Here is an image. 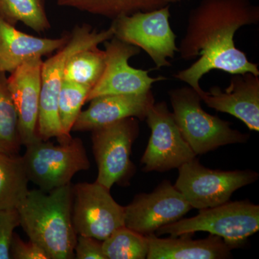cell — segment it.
<instances>
[{
	"label": "cell",
	"instance_id": "1",
	"mask_svg": "<svg viewBox=\"0 0 259 259\" xmlns=\"http://www.w3.org/2000/svg\"><path fill=\"white\" fill-rule=\"evenodd\" d=\"M259 21V8L250 0H202L190 12L178 53L185 61H194L175 75L197 93L199 81L212 70L231 74L250 72L259 76L258 64L250 62L235 45L240 28Z\"/></svg>",
	"mask_w": 259,
	"mask_h": 259
},
{
	"label": "cell",
	"instance_id": "2",
	"mask_svg": "<svg viewBox=\"0 0 259 259\" xmlns=\"http://www.w3.org/2000/svg\"><path fill=\"white\" fill-rule=\"evenodd\" d=\"M73 185L29 190L18 206L20 226L50 259H72L78 235L72 222Z\"/></svg>",
	"mask_w": 259,
	"mask_h": 259
},
{
	"label": "cell",
	"instance_id": "3",
	"mask_svg": "<svg viewBox=\"0 0 259 259\" xmlns=\"http://www.w3.org/2000/svg\"><path fill=\"white\" fill-rule=\"evenodd\" d=\"M114 37L111 25L98 32L90 25H76L69 33L67 42L47 61H42L41 88L37 120V136L42 141L56 138L59 144L72 139L63 132L59 117V93L64 81L66 63L70 58L83 49L98 47Z\"/></svg>",
	"mask_w": 259,
	"mask_h": 259
},
{
	"label": "cell",
	"instance_id": "4",
	"mask_svg": "<svg viewBox=\"0 0 259 259\" xmlns=\"http://www.w3.org/2000/svg\"><path fill=\"white\" fill-rule=\"evenodd\" d=\"M168 95L177 125L196 155L227 145L245 144L249 139V134L232 128L231 122L204 111L202 99L190 86L174 89Z\"/></svg>",
	"mask_w": 259,
	"mask_h": 259
},
{
	"label": "cell",
	"instance_id": "5",
	"mask_svg": "<svg viewBox=\"0 0 259 259\" xmlns=\"http://www.w3.org/2000/svg\"><path fill=\"white\" fill-rule=\"evenodd\" d=\"M259 229V206L248 200L228 202L199 209L193 218L180 219L157 230L155 234L179 236L207 232L221 237L233 249L244 245Z\"/></svg>",
	"mask_w": 259,
	"mask_h": 259
},
{
	"label": "cell",
	"instance_id": "6",
	"mask_svg": "<svg viewBox=\"0 0 259 259\" xmlns=\"http://www.w3.org/2000/svg\"><path fill=\"white\" fill-rule=\"evenodd\" d=\"M25 147L23 158L29 182L44 192L69 185L76 173L88 171L91 165L79 138L59 145L40 140Z\"/></svg>",
	"mask_w": 259,
	"mask_h": 259
},
{
	"label": "cell",
	"instance_id": "7",
	"mask_svg": "<svg viewBox=\"0 0 259 259\" xmlns=\"http://www.w3.org/2000/svg\"><path fill=\"white\" fill-rule=\"evenodd\" d=\"M139 131V120L133 117L91 131L93 155L98 168L97 183L109 190L114 185H130L136 171L131 161L132 146Z\"/></svg>",
	"mask_w": 259,
	"mask_h": 259
},
{
	"label": "cell",
	"instance_id": "8",
	"mask_svg": "<svg viewBox=\"0 0 259 259\" xmlns=\"http://www.w3.org/2000/svg\"><path fill=\"white\" fill-rule=\"evenodd\" d=\"M178 169L175 188L192 208L199 210L226 203L236 190L254 183L259 177L258 173L253 170L223 171L208 168L196 158Z\"/></svg>",
	"mask_w": 259,
	"mask_h": 259
},
{
	"label": "cell",
	"instance_id": "9",
	"mask_svg": "<svg viewBox=\"0 0 259 259\" xmlns=\"http://www.w3.org/2000/svg\"><path fill=\"white\" fill-rule=\"evenodd\" d=\"M169 5L151 11L137 12L114 19V37L143 49L157 69L171 66L168 59L178 52L176 34L169 23Z\"/></svg>",
	"mask_w": 259,
	"mask_h": 259
},
{
	"label": "cell",
	"instance_id": "10",
	"mask_svg": "<svg viewBox=\"0 0 259 259\" xmlns=\"http://www.w3.org/2000/svg\"><path fill=\"white\" fill-rule=\"evenodd\" d=\"M72 222L78 236L103 241L125 226V207L97 182L76 184L73 185Z\"/></svg>",
	"mask_w": 259,
	"mask_h": 259
},
{
	"label": "cell",
	"instance_id": "11",
	"mask_svg": "<svg viewBox=\"0 0 259 259\" xmlns=\"http://www.w3.org/2000/svg\"><path fill=\"white\" fill-rule=\"evenodd\" d=\"M145 120L151 130V136L141 159L143 171H168L196 158L197 155L181 134L166 102L153 104Z\"/></svg>",
	"mask_w": 259,
	"mask_h": 259
},
{
	"label": "cell",
	"instance_id": "12",
	"mask_svg": "<svg viewBox=\"0 0 259 259\" xmlns=\"http://www.w3.org/2000/svg\"><path fill=\"white\" fill-rule=\"evenodd\" d=\"M105 68L101 78L92 89L86 102L96 97L110 95L143 94L151 90L153 83L166 80L164 76L153 78L149 71L130 66V59L139 55L141 49L113 37L104 42Z\"/></svg>",
	"mask_w": 259,
	"mask_h": 259
},
{
	"label": "cell",
	"instance_id": "13",
	"mask_svg": "<svg viewBox=\"0 0 259 259\" xmlns=\"http://www.w3.org/2000/svg\"><path fill=\"white\" fill-rule=\"evenodd\" d=\"M192 206L168 180L150 193L137 194L125 207V226L144 235L156 233L161 227L182 219Z\"/></svg>",
	"mask_w": 259,
	"mask_h": 259
},
{
	"label": "cell",
	"instance_id": "14",
	"mask_svg": "<svg viewBox=\"0 0 259 259\" xmlns=\"http://www.w3.org/2000/svg\"><path fill=\"white\" fill-rule=\"evenodd\" d=\"M42 58L24 62L10 73L7 83L16 110L23 146L40 141L37 136L41 88Z\"/></svg>",
	"mask_w": 259,
	"mask_h": 259
},
{
	"label": "cell",
	"instance_id": "15",
	"mask_svg": "<svg viewBox=\"0 0 259 259\" xmlns=\"http://www.w3.org/2000/svg\"><path fill=\"white\" fill-rule=\"evenodd\" d=\"M232 75L224 90L212 87L199 95L210 108L234 116L250 131H258L259 76L250 72Z\"/></svg>",
	"mask_w": 259,
	"mask_h": 259
},
{
	"label": "cell",
	"instance_id": "16",
	"mask_svg": "<svg viewBox=\"0 0 259 259\" xmlns=\"http://www.w3.org/2000/svg\"><path fill=\"white\" fill-rule=\"evenodd\" d=\"M90 102V107L81 110L72 131H92L131 117L144 120L155 100L150 90L143 94L105 95L96 97Z\"/></svg>",
	"mask_w": 259,
	"mask_h": 259
},
{
	"label": "cell",
	"instance_id": "17",
	"mask_svg": "<svg viewBox=\"0 0 259 259\" xmlns=\"http://www.w3.org/2000/svg\"><path fill=\"white\" fill-rule=\"evenodd\" d=\"M69 39V34L59 38L33 36L0 19V71L13 72L25 61L59 50Z\"/></svg>",
	"mask_w": 259,
	"mask_h": 259
},
{
	"label": "cell",
	"instance_id": "18",
	"mask_svg": "<svg viewBox=\"0 0 259 259\" xmlns=\"http://www.w3.org/2000/svg\"><path fill=\"white\" fill-rule=\"evenodd\" d=\"M193 234L160 238L156 234L148 238V259H227L233 258V248L221 237L210 234L203 239H193Z\"/></svg>",
	"mask_w": 259,
	"mask_h": 259
},
{
	"label": "cell",
	"instance_id": "19",
	"mask_svg": "<svg viewBox=\"0 0 259 259\" xmlns=\"http://www.w3.org/2000/svg\"><path fill=\"white\" fill-rule=\"evenodd\" d=\"M28 177L23 156L0 153V209H17L28 195Z\"/></svg>",
	"mask_w": 259,
	"mask_h": 259
},
{
	"label": "cell",
	"instance_id": "20",
	"mask_svg": "<svg viewBox=\"0 0 259 259\" xmlns=\"http://www.w3.org/2000/svg\"><path fill=\"white\" fill-rule=\"evenodd\" d=\"M57 4L112 20L137 12L151 11L167 5L161 0H57Z\"/></svg>",
	"mask_w": 259,
	"mask_h": 259
},
{
	"label": "cell",
	"instance_id": "21",
	"mask_svg": "<svg viewBox=\"0 0 259 259\" xmlns=\"http://www.w3.org/2000/svg\"><path fill=\"white\" fill-rule=\"evenodd\" d=\"M105 58V50L98 47L79 51L66 63L64 81L93 89L103 74Z\"/></svg>",
	"mask_w": 259,
	"mask_h": 259
},
{
	"label": "cell",
	"instance_id": "22",
	"mask_svg": "<svg viewBox=\"0 0 259 259\" xmlns=\"http://www.w3.org/2000/svg\"><path fill=\"white\" fill-rule=\"evenodd\" d=\"M0 19L13 26L21 22L38 33L51 28L45 0H0Z\"/></svg>",
	"mask_w": 259,
	"mask_h": 259
},
{
	"label": "cell",
	"instance_id": "23",
	"mask_svg": "<svg viewBox=\"0 0 259 259\" xmlns=\"http://www.w3.org/2000/svg\"><path fill=\"white\" fill-rule=\"evenodd\" d=\"M21 146L18 115L8 90L6 73L0 71V153L18 154Z\"/></svg>",
	"mask_w": 259,
	"mask_h": 259
},
{
	"label": "cell",
	"instance_id": "24",
	"mask_svg": "<svg viewBox=\"0 0 259 259\" xmlns=\"http://www.w3.org/2000/svg\"><path fill=\"white\" fill-rule=\"evenodd\" d=\"M147 237L125 226L118 228L102 241V250L106 259H145L147 258Z\"/></svg>",
	"mask_w": 259,
	"mask_h": 259
},
{
	"label": "cell",
	"instance_id": "25",
	"mask_svg": "<svg viewBox=\"0 0 259 259\" xmlns=\"http://www.w3.org/2000/svg\"><path fill=\"white\" fill-rule=\"evenodd\" d=\"M91 90L89 87L63 81L59 93L58 108L61 127L67 137L72 138L71 132Z\"/></svg>",
	"mask_w": 259,
	"mask_h": 259
},
{
	"label": "cell",
	"instance_id": "26",
	"mask_svg": "<svg viewBox=\"0 0 259 259\" xmlns=\"http://www.w3.org/2000/svg\"><path fill=\"white\" fill-rule=\"evenodd\" d=\"M17 209H0V259H10V246L15 228L20 226Z\"/></svg>",
	"mask_w": 259,
	"mask_h": 259
},
{
	"label": "cell",
	"instance_id": "27",
	"mask_svg": "<svg viewBox=\"0 0 259 259\" xmlns=\"http://www.w3.org/2000/svg\"><path fill=\"white\" fill-rule=\"evenodd\" d=\"M10 257L13 259H50L41 247L30 240L23 241L16 233L10 243Z\"/></svg>",
	"mask_w": 259,
	"mask_h": 259
},
{
	"label": "cell",
	"instance_id": "28",
	"mask_svg": "<svg viewBox=\"0 0 259 259\" xmlns=\"http://www.w3.org/2000/svg\"><path fill=\"white\" fill-rule=\"evenodd\" d=\"M74 255L77 259H106L102 250V241L88 236H77Z\"/></svg>",
	"mask_w": 259,
	"mask_h": 259
},
{
	"label": "cell",
	"instance_id": "29",
	"mask_svg": "<svg viewBox=\"0 0 259 259\" xmlns=\"http://www.w3.org/2000/svg\"><path fill=\"white\" fill-rule=\"evenodd\" d=\"M161 1L166 5H169L170 3H179V2L182 1V0H161Z\"/></svg>",
	"mask_w": 259,
	"mask_h": 259
}]
</instances>
